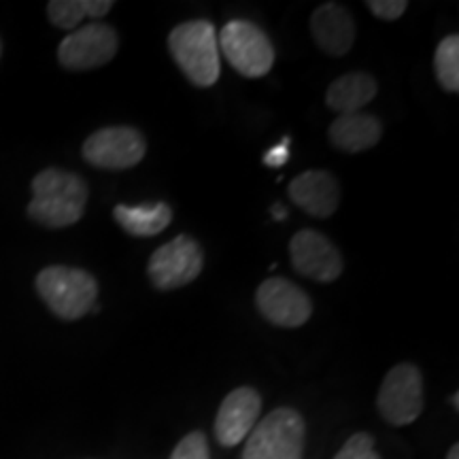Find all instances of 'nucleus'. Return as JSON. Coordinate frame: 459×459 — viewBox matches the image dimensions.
I'll list each match as a JSON object with an SVG mask.
<instances>
[{"label": "nucleus", "instance_id": "nucleus-1", "mask_svg": "<svg viewBox=\"0 0 459 459\" xmlns=\"http://www.w3.org/2000/svg\"><path fill=\"white\" fill-rule=\"evenodd\" d=\"M88 196V183L79 175L62 169H45L32 179L28 217L51 230L68 228L83 217Z\"/></svg>", "mask_w": 459, "mask_h": 459}, {"label": "nucleus", "instance_id": "nucleus-2", "mask_svg": "<svg viewBox=\"0 0 459 459\" xmlns=\"http://www.w3.org/2000/svg\"><path fill=\"white\" fill-rule=\"evenodd\" d=\"M169 49L175 65L198 88H211L221 73L215 26L206 20L183 22L170 32Z\"/></svg>", "mask_w": 459, "mask_h": 459}, {"label": "nucleus", "instance_id": "nucleus-3", "mask_svg": "<svg viewBox=\"0 0 459 459\" xmlns=\"http://www.w3.org/2000/svg\"><path fill=\"white\" fill-rule=\"evenodd\" d=\"M37 291L56 317L77 321L96 307L99 281L83 268L48 266L37 274Z\"/></svg>", "mask_w": 459, "mask_h": 459}, {"label": "nucleus", "instance_id": "nucleus-4", "mask_svg": "<svg viewBox=\"0 0 459 459\" xmlns=\"http://www.w3.org/2000/svg\"><path fill=\"white\" fill-rule=\"evenodd\" d=\"M240 459H302L307 423L300 412L281 406L255 423Z\"/></svg>", "mask_w": 459, "mask_h": 459}, {"label": "nucleus", "instance_id": "nucleus-5", "mask_svg": "<svg viewBox=\"0 0 459 459\" xmlns=\"http://www.w3.org/2000/svg\"><path fill=\"white\" fill-rule=\"evenodd\" d=\"M217 45L230 66L247 79H260L274 65V45L260 26L245 20H232L221 28Z\"/></svg>", "mask_w": 459, "mask_h": 459}, {"label": "nucleus", "instance_id": "nucleus-6", "mask_svg": "<svg viewBox=\"0 0 459 459\" xmlns=\"http://www.w3.org/2000/svg\"><path fill=\"white\" fill-rule=\"evenodd\" d=\"M383 421L394 428L415 423L423 411V377L415 364H398L383 378L377 395Z\"/></svg>", "mask_w": 459, "mask_h": 459}, {"label": "nucleus", "instance_id": "nucleus-7", "mask_svg": "<svg viewBox=\"0 0 459 459\" xmlns=\"http://www.w3.org/2000/svg\"><path fill=\"white\" fill-rule=\"evenodd\" d=\"M85 162L102 170H128L143 162L147 153L145 136L132 126H108L85 139Z\"/></svg>", "mask_w": 459, "mask_h": 459}, {"label": "nucleus", "instance_id": "nucleus-8", "mask_svg": "<svg viewBox=\"0 0 459 459\" xmlns=\"http://www.w3.org/2000/svg\"><path fill=\"white\" fill-rule=\"evenodd\" d=\"M204 255L200 245L187 234H179L170 243L160 247L149 257V279L153 287L162 291L179 290L183 285H189L203 273Z\"/></svg>", "mask_w": 459, "mask_h": 459}, {"label": "nucleus", "instance_id": "nucleus-9", "mask_svg": "<svg viewBox=\"0 0 459 459\" xmlns=\"http://www.w3.org/2000/svg\"><path fill=\"white\" fill-rule=\"evenodd\" d=\"M119 37L105 22H90L73 30L57 48V60L68 71H91L108 65L117 54Z\"/></svg>", "mask_w": 459, "mask_h": 459}, {"label": "nucleus", "instance_id": "nucleus-10", "mask_svg": "<svg viewBox=\"0 0 459 459\" xmlns=\"http://www.w3.org/2000/svg\"><path fill=\"white\" fill-rule=\"evenodd\" d=\"M257 311L279 328H300L313 315V302L290 279L273 277L257 287Z\"/></svg>", "mask_w": 459, "mask_h": 459}, {"label": "nucleus", "instance_id": "nucleus-11", "mask_svg": "<svg viewBox=\"0 0 459 459\" xmlns=\"http://www.w3.org/2000/svg\"><path fill=\"white\" fill-rule=\"evenodd\" d=\"M290 255L296 271L317 283H332L342 274V255L317 230L307 228L296 232L290 243Z\"/></svg>", "mask_w": 459, "mask_h": 459}, {"label": "nucleus", "instance_id": "nucleus-12", "mask_svg": "<svg viewBox=\"0 0 459 459\" xmlns=\"http://www.w3.org/2000/svg\"><path fill=\"white\" fill-rule=\"evenodd\" d=\"M262 415V395L254 387H237L223 398L215 417V438L221 446L243 443Z\"/></svg>", "mask_w": 459, "mask_h": 459}, {"label": "nucleus", "instance_id": "nucleus-13", "mask_svg": "<svg viewBox=\"0 0 459 459\" xmlns=\"http://www.w3.org/2000/svg\"><path fill=\"white\" fill-rule=\"evenodd\" d=\"M290 198L304 213L319 217L334 215L341 203V187L328 170H307L290 183Z\"/></svg>", "mask_w": 459, "mask_h": 459}, {"label": "nucleus", "instance_id": "nucleus-14", "mask_svg": "<svg viewBox=\"0 0 459 459\" xmlns=\"http://www.w3.org/2000/svg\"><path fill=\"white\" fill-rule=\"evenodd\" d=\"M311 34L321 51L341 57L349 54L355 41L353 17L342 4L325 3L311 15Z\"/></svg>", "mask_w": 459, "mask_h": 459}, {"label": "nucleus", "instance_id": "nucleus-15", "mask_svg": "<svg viewBox=\"0 0 459 459\" xmlns=\"http://www.w3.org/2000/svg\"><path fill=\"white\" fill-rule=\"evenodd\" d=\"M330 141L344 153H359L372 149L381 141L383 126L370 113L338 115L330 126Z\"/></svg>", "mask_w": 459, "mask_h": 459}, {"label": "nucleus", "instance_id": "nucleus-16", "mask_svg": "<svg viewBox=\"0 0 459 459\" xmlns=\"http://www.w3.org/2000/svg\"><path fill=\"white\" fill-rule=\"evenodd\" d=\"M378 85L368 73H347L332 82L325 94V105L338 115L361 113V108L375 100Z\"/></svg>", "mask_w": 459, "mask_h": 459}, {"label": "nucleus", "instance_id": "nucleus-17", "mask_svg": "<svg viewBox=\"0 0 459 459\" xmlns=\"http://www.w3.org/2000/svg\"><path fill=\"white\" fill-rule=\"evenodd\" d=\"M115 221L122 226V230L130 237H156V234L164 232L172 221V209L166 203H153V204H141V206H128L117 204L113 209Z\"/></svg>", "mask_w": 459, "mask_h": 459}, {"label": "nucleus", "instance_id": "nucleus-18", "mask_svg": "<svg viewBox=\"0 0 459 459\" xmlns=\"http://www.w3.org/2000/svg\"><path fill=\"white\" fill-rule=\"evenodd\" d=\"M113 9L111 0H51L48 4L49 22L62 30H77L85 17L99 22Z\"/></svg>", "mask_w": 459, "mask_h": 459}, {"label": "nucleus", "instance_id": "nucleus-19", "mask_svg": "<svg viewBox=\"0 0 459 459\" xmlns=\"http://www.w3.org/2000/svg\"><path fill=\"white\" fill-rule=\"evenodd\" d=\"M434 71L443 90L459 91V37L449 34L438 43L434 54Z\"/></svg>", "mask_w": 459, "mask_h": 459}, {"label": "nucleus", "instance_id": "nucleus-20", "mask_svg": "<svg viewBox=\"0 0 459 459\" xmlns=\"http://www.w3.org/2000/svg\"><path fill=\"white\" fill-rule=\"evenodd\" d=\"M170 459H211L209 438L204 432H189L177 443L170 453Z\"/></svg>", "mask_w": 459, "mask_h": 459}, {"label": "nucleus", "instance_id": "nucleus-21", "mask_svg": "<svg viewBox=\"0 0 459 459\" xmlns=\"http://www.w3.org/2000/svg\"><path fill=\"white\" fill-rule=\"evenodd\" d=\"M334 459H381V455H378L375 446V438L366 432H358L349 436L347 443L341 446Z\"/></svg>", "mask_w": 459, "mask_h": 459}, {"label": "nucleus", "instance_id": "nucleus-22", "mask_svg": "<svg viewBox=\"0 0 459 459\" xmlns=\"http://www.w3.org/2000/svg\"><path fill=\"white\" fill-rule=\"evenodd\" d=\"M368 9L378 20L394 22L406 13L409 3L406 0H368Z\"/></svg>", "mask_w": 459, "mask_h": 459}, {"label": "nucleus", "instance_id": "nucleus-23", "mask_svg": "<svg viewBox=\"0 0 459 459\" xmlns=\"http://www.w3.org/2000/svg\"><path fill=\"white\" fill-rule=\"evenodd\" d=\"M290 139H283V143H279L277 147H273L271 152L266 153V156H264V164L266 166H271V169H279V166H283L287 160H290Z\"/></svg>", "mask_w": 459, "mask_h": 459}, {"label": "nucleus", "instance_id": "nucleus-24", "mask_svg": "<svg viewBox=\"0 0 459 459\" xmlns=\"http://www.w3.org/2000/svg\"><path fill=\"white\" fill-rule=\"evenodd\" d=\"M274 220H285V217H287V213H285V209H283V206H274Z\"/></svg>", "mask_w": 459, "mask_h": 459}, {"label": "nucleus", "instance_id": "nucleus-25", "mask_svg": "<svg viewBox=\"0 0 459 459\" xmlns=\"http://www.w3.org/2000/svg\"><path fill=\"white\" fill-rule=\"evenodd\" d=\"M446 459H459V445L455 443L449 449V453H446Z\"/></svg>", "mask_w": 459, "mask_h": 459}, {"label": "nucleus", "instance_id": "nucleus-26", "mask_svg": "<svg viewBox=\"0 0 459 459\" xmlns=\"http://www.w3.org/2000/svg\"><path fill=\"white\" fill-rule=\"evenodd\" d=\"M453 409H455V411H459V394L455 392V394H453Z\"/></svg>", "mask_w": 459, "mask_h": 459}, {"label": "nucleus", "instance_id": "nucleus-27", "mask_svg": "<svg viewBox=\"0 0 459 459\" xmlns=\"http://www.w3.org/2000/svg\"><path fill=\"white\" fill-rule=\"evenodd\" d=\"M0 54H3V43H0Z\"/></svg>", "mask_w": 459, "mask_h": 459}]
</instances>
